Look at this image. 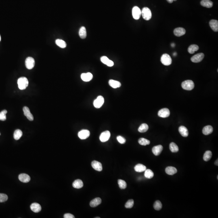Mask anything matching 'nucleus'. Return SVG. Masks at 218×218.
I'll use <instances>...</instances> for the list:
<instances>
[{
    "label": "nucleus",
    "instance_id": "nucleus-26",
    "mask_svg": "<svg viewBox=\"0 0 218 218\" xmlns=\"http://www.w3.org/2000/svg\"><path fill=\"white\" fill-rule=\"evenodd\" d=\"M200 4L202 6L208 8L212 7L213 4V2L210 0H202Z\"/></svg>",
    "mask_w": 218,
    "mask_h": 218
},
{
    "label": "nucleus",
    "instance_id": "nucleus-33",
    "mask_svg": "<svg viewBox=\"0 0 218 218\" xmlns=\"http://www.w3.org/2000/svg\"><path fill=\"white\" fill-rule=\"evenodd\" d=\"M169 148L170 151L173 153H176L179 151V148L174 143L172 142L170 143Z\"/></svg>",
    "mask_w": 218,
    "mask_h": 218
},
{
    "label": "nucleus",
    "instance_id": "nucleus-34",
    "mask_svg": "<svg viewBox=\"0 0 218 218\" xmlns=\"http://www.w3.org/2000/svg\"><path fill=\"white\" fill-rule=\"evenodd\" d=\"M22 132L19 129H17L14 131L13 134V137L14 139L16 140H18L20 139V138L22 136Z\"/></svg>",
    "mask_w": 218,
    "mask_h": 218
},
{
    "label": "nucleus",
    "instance_id": "nucleus-50",
    "mask_svg": "<svg viewBox=\"0 0 218 218\" xmlns=\"http://www.w3.org/2000/svg\"><path fill=\"white\" fill-rule=\"evenodd\" d=\"M95 218H100V217H95Z\"/></svg>",
    "mask_w": 218,
    "mask_h": 218
},
{
    "label": "nucleus",
    "instance_id": "nucleus-21",
    "mask_svg": "<svg viewBox=\"0 0 218 218\" xmlns=\"http://www.w3.org/2000/svg\"><path fill=\"white\" fill-rule=\"evenodd\" d=\"M213 128L211 125H208L204 127L202 130V133L205 135H210L213 133Z\"/></svg>",
    "mask_w": 218,
    "mask_h": 218
},
{
    "label": "nucleus",
    "instance_id": "nucleus-1",
    "mask_svg": "<svg viewBox=\"0 0 218 218\" xmlns=\"http://www.w3.org/2000/svg\"><path fill=\"white\" fill-rule=\"evenodd\" d=\"M28 80L26 77H21L17 80L18 87L20 90H24L28 85Z\"/></svg>",
    "mask_w": 218,
    "mask_h": 218
},
{
    "label": "nucleus",
    "instance_id": "nucleus-18",
    "mask_svg": "<svg viewBox=\"0 0 218 218\" xmlns=\"http://www.w3.org/2000/svg\"><path fill=\"white\" fill-rule=\"evenodd\" d=\"M19 179L23 183H27L30 180V176L26 174H21L19 175Z\"/></svg>",
    "mask_w": 218,
    "mask_h": 218
},
{
    "label": "nucleus",
    "instance_id": "nucleus-39",
    "mask_svg": "<svg viewBox=\"0 0 218 218\" xmlns=\"http://www.w3.org/2000/svg\"><path fill=\"white\" fill-rule=\"evenodd\" d=\"M118 184L119 187L121 189H125L126 188L127 184H126V182L124 180L119 179L118 180Z\"/></svg>",
    "mask_w": 218,
    "mask_h": 218
},
{
    "label": "nucleus",
    "instance_id": "nucleus-51",
    "mask_svg": "<svg viewBox=\"0 0 218 218\" xmlns=\"http://www.w3.org/2000/svg\"><path fill=\"white\" fill-rule=\"evenodd\" d=\"M218 179V176H217V179Z\"/></svg>",
    "mask_w": 218,
    "mask_h": 218
},
{
    "label": "nucleus",
    "instance_id": "nucleus-10",
    "mask_svg": "<svg viewBox=\"0 0 218 218\" xmlns=\"http://www.w3.org/2000/svg\"><path fill=\"white\" fill-rule=\"evenodd\" d=\"M170 111L168 108L161 109L158 112V115L161 118H166L169 116Z\"/></svg>",
    "mask_w": 218,
    "mask_h": 218
},
{
    "label": "nucleus",
    "instance_id": "nucleus-7",
    "mask_svg": "<svg viewBox=\"0 0 218 218\" xmlns=\"http://www.w3.org/2000/svg\"><path fill=\"white\" fill-rule=\"evenodd\" d=\"M132 15L134 19L138 20L141 15V11L138 6H135L132 9Z\"/></svg>",
    "mask_w": 218,
    "mask_h": 218
},
{
    "label": "nucleus",
    "instance_id": "nucleus-4",
    "mask_svg": "<svg viewBox=\"0 0 218 218\" xmlns=\"http://www.w3.org/2000/svg\"><path fill=\"white\" fill-rule=\"evenodd\" d=\"M162 63L165 65L168 66L172 63V60L171 57L168 54H164L161 57Z\"/></svg>",
    "mask_w": 218,
    "mask_h": 218
},
{
    "label": "nucleus",
    "instance_id": "nucleus-44",
    "mask_svg": "<svg viewBox=\"0 0 218 218\" xmlns=\"http://www.w3.org/2000/svg\"><path fill=\"white\" fill-rule=\"evenodd\" d=\"M64 218H74V216L70 213H66L64 215Z\"/></svg>",
    "mask_w": 218,
    "mask_h": 218
},
{
    "label": "nucleus",
    "instance_id": "nucleus-8",
    "mask_svg": "<svg viewBox=\"0 0 218 218\" xmlns=\"http://www.w3.org/2000/svg\"><path fill=\"white\" fill-rule=\"evenodd\" d=\"M204 54L203 53H199L193 56L191 59V61L194 63H199L201 62L204 58Z\"/></svg>",
    "mask_w": 218,
    "mask_h": 218
},
{
    "label": "nucleus",
    "instance_id": "nucleus-30",
    "mask_svg": "<svg viewBox=\"0 0 218 218\" xmlns=\"http://www.w3.org/2000/svg\"><path fill=\"white\" fill-rule=\"evenodd\" d=\"M198 46L196 45H192L188 49V52L190 54H193L199 49Z\"/></svg>",
    "mask_w": 218,
    "mask_h": 218
},
{
    "label": "nucleus",
    "instance_id": "nucleus-28",
    "mask_svg": "<svg viewBox=\"0 0 218 218\" xmlns=\"http://www.w3.org/2000/svg\"><path fill=\"white\" fill-rule=\"evenodd\" d=\"M134 169L137 172H143L146 170V167L142 164H139L135 166Z\"/></svg>",
    "mask_w": 218,
    "mask_h": 218
},
{
    "label": "nucleus",
    "instance_id": "nucleus-40",
    "mask_svg": "<svg viewBox=\"0 0 218 218\" xmlns=\"http://www.w3.org/2000/svg\"><path fill=\"white\" fill-rule=\"evenodd\" d=\"M7 111L5 109L2 110L0 112V120L1 121H5L6 120V114L7 113Z\"/></svg>",
    "mask_w": 218,
    "mask_h": 218
},
{
    "label": "nucleus",
    "instance_id": "nucleus-24",
    "mask_svg": "<svg viewBox=\"0 0 218 218\" xmlns=\"http://www.w3.org/2000/svg\"><path fill=\"white\" fill-rule=\"evenodd\" d=\"M101 202L102 199L100 198H95L90 202V205L91 207H95L100 204Z\"/></svg>",
    "mask_w": 218,
    "mask_h": 218
},
{
    "label": "nucleus",
    "instance_id": "nucleus-38",
    "mask_svg": "<svg viewBox=\"0 0 218 218\" xmlns=\"http://www.w3.org/2000/svg\"><path fill=\"white\" fill-rule=\"evenodd\" d=\"M162 204L161 201L157 200L155 202L154 205V208L156 211H160L162 208Z\"/></svg>",
    "mask_w": 218,
    "mask_h": 218
},
{
    "label": "nucleus",
    "instance_id": "nucleus-35",
    "mask_svg": "<svg viewBox=\"0 0 218 218\" xmlns=\"http://www.w3.org/2000/svg\"><path fill=\"white\" fill-rule=\"evenodd\" d=\"M212 153L211 151H207L204 153L203 156V160L207 162L211 160L212 158Z\"/></svg>",
    "mask_w": 218,
    "mask_h": 218
},
{
    "label": "nucleus",
    "instance_id": "nucleus-43",
    "mask_svg": "<svg viewBox=\"0 0 218 218\" xmlns=\"http://www.w3.org/2000/svg\"><path fill=\"white\" fill-rule=\"evenodd\" d=\"M117 139L119 142L121 144H124L126 141L125 138L121 136H118L117 137Z\"/></svg>",
    "mask_w": 218,
    "mask_h": 218
},
{
    "label": "nucleus",
    "instance_id": "nucleus-36",
    "mask_svg": "<svg viewBox=\"0 0 218 218\" xmlns=\"http://www.w3.org/2000/svg\"><path fill=\"white\" fill-rule=\"evenodd\" d=\"M145 172L144 176L147 179H151L154 176V173L152 170L150 169H147Z\"/></svg>",
    "mask_w": 218,
    "mask_h": 218
},
{
    "label": "nucleus",
    "instance_id": "nucleus-15",
    "mask_svg": "<svg viewBox=\"0 0 218 218\" xmlns=\"http://www.w3.org/2000/svg\"><path fill=\"white\" fill-rule=\"evenodd\" d=\"M93 78V76L91 73H82L81 75V78L82 80L85 82H89L91 81Z\"/></svg>",
    "mask_w": 218,
    "mask_h": 218
},
{
    "label": "nucleus",
    "instance_id": "nucleus-6",
    "mask_svg": "<svg viewBox=\"0 0 218 218\" xmlns=\"http://www.w3.org/2000/svg\"><path fill=\"white\" fill-rule=\"evenodd\" d=\"M25 64L26 67L29 70H31L34 67L35 65V60L32 57H28L26 59Z\"/></svg>",
    "mask_w": 218,
    "mask_h": 218
},
{
    "label": "nucleus",
    "instance_id": "nucleus-13",
    "mask_svg": "<svg viewBox=\"0 0 218 218\" xmlns=\"http://www.w3.org/2000/svg\"><path fill=\"white\" fill-rule=\"evenodd\" d=\"M186 31L184 28H177L174 29V34L177 37H180L184 35L185 34Z\"/></svg>",
    "mask_w": 218,
    "mask_h": 218
},
{
    "label": "nucleus",
    "instance_id": "nucleus-25",
    "mask_svg": "<svg viewBox=\"0 0 218 218\" xmlns=\"http://www.w3.org/2000/svg\"><path fill=\"white\" fill-rule=\"evenodd\" d=\"M109 84L111 87L114 89L120 87L121 85V83L120 82L113 80H109Z\"/></svg>",
    "mask_w": 218,
    "mask_h": 218
},
{
    "label": "nucleus",
    "instance_id": "nucleus-45",
    "mask_svg": "<svg viewBox=\"0 0 218 218\" xmlns=\"http://www.w3.org/2000/svg\"><path fill=\"white\" fill-rule=\"evenodd\" d=\"M166 0L168 2H169V3H172V2H173L174 1H176V0Z\"/></svg>",
    "mask_w": 218,
    "mask_h": 218
},
{
    "label": "nucleus",
    "instance_id": "nucleus-12",
    "mask_svg": "<svg viewBox=\"0 0 218 218\" xmlns=\"http://www.w3.org/2000/svg\"><path fill=\"white\" fill-rule=\"evenodd\" d=\"M23 110L24 111V114L27 117V118L30 121H33L34 120V117L31 113L29 108L26 106H25L23 108Z\"/></svg>",
    "mask_w": 218,
    "mask_h": 218
},
{
    "label": "nucleus",
    "instance_id": "nucleus-2",
    "mask_svg": "<svg viewBox=\"0 0 218 218\" xmlns=\"http://www.w3.org/2000/svg\"><path fill=\"white\" fill-rule=\"evenodd\" d=\"M181 87L184 90L191 91L194 88V84L192 80H186L182 83Z\"/></svg>",
    "mask_w": 218,
    "mask_h": 218
},
{
    "label": "nucleus",
    "instance_id": "nucleus-48",
    "mask_svg": "<svg viewBox=\"0 0 218 218\" xmlns=\"http://www.w3.org/2000/svg\"><path fill=\"white\" fill-rule=\"evenodd\" d=\"M176 53H174V54H173V55L174 56H176Z\"/></svg>",
    "mask_w": 218,
    "mask_h": 218
},
{
    "label": "nucleus",
    "instance_id": "nucleus-31",
    "mask_svg": "<svg viewBox=\"0 0 218 218\" xmlns=\"http://www.w3.org/2000/svg\"><path fill=\"white\" fill-rule=\"evenodd\" d=\"M55 43L58 46L61 48H65L66 47V43L62 40L59 39L56 40L55 41Z\"/></svg>",
    "mask_w": 218,
    "mask_h": 218
},
{
    "label": "nucleus",
    "instance_id": "nucleus-27",
    "mask_svg": "<svg viewBox=\"0 0 218 218\" xmlns=\"http://www.w3.org/2000/svg\"><path fill=\"white\" fill-rule=\"evenodd\" d=\"M83 183L82 180L80 179L76 180L73 183L72 186L74 188L76 189H80L83 186Z\"/></svg>",
    "mask_w": 218,
    "mask_h": 218
},
{
    "label": "nucleus",
    "instance_id": "nucleus-47",
    "mask_svg": "<svg viewBox=\"0 0 218 218\" xmlns=\"http://www.w3.org/2000/svg\"><path fill=\"white\" fill-rule=\"evenodd\" d=\"M171 45L172 47H174V46H175V44L174 43H172V44H171Z\"/></svg>",
    "mask_w": 218,
    "mask_h": 218
},
{
    "label": "nucleus",
    "instance_id": "nucleus-9",
    "mask_svg": "<svg viewBox=\"0 0 218 218\" xmlns=\"http://www.w3.org/2000/svg\"><path fill=\"white\" fill-rule=\"evenodd\" d=\"M110 132L106 130L104 132L101 134L100 137V139L102 142H105L109 140L110 137Z\"/></svg>",
    "mask_w": 218,
    "mask_h": 218
},
{
    "label": "nucleus",
    "instance_id": "nucleus-11",
    "mask_svg": "<svg viewBox=\"0 0 218 218\" xmlns=\"http://www.w3.org/2000/svg\"><path fill=\"white\" fill-rule=\"evenodd\" d=\"M90 135V131L88 130H82L79 132L78 136L81 139H85L88 138Z\"/></svg>",
    "mask_w": 218,
    "mask_h": 218
},
{
    "label": "nucleus",
    "instance_id": "nucleus-3",
    "mask_svg": "<svg viewBox=\"0 0 218 218\" xmlns=\"http://www.w3.org/2000/svg\"><path fill=\"white\" fill-rule=\"evenodd\" d=\"M141 15L145 20H149L152 18V14L151 11L148 7L143 8L141 11Z\"/></svg>",
    "mask_w": 218,
    "mask_h": 218
},
{
    "label": "nucleus",
    "instance_id": "nucleus-37",
    "mask_svg": "<svg viewBox=\"0 0 218 218\" xmlns=\"http://www.w3.org/2000/svg\"><path fill=\"white\" fill-rule=\"evenodd\" d=\"M138 142L139 143V144L143 146L148 145L150 144V143L149 140L143 138H140L138 140Z\"/></svg>",
    "mask_w": 218,
    "mask_h": 218
},
{
    "label": "nucleus",
    "instance_id": "nucleus-29",
    "mask_svg": "<svg viewBox=\"0 0 218 218\" xmlns=\"http://www.w3.org/2000/svg\"><path fill=\"white\" fill-rule=\"evenodd\" d=\"M79 35L82 39H85L87 37V31L84 26H82L80 28L79 30Z\"/></svg>",
    "mask_w": 218,
    "mask_h": 218
},
{
    "label": "nucleus",
    "instance_id": "nucleus-49",
    "mask_svg": "<svg viewBox=\"0 0 218 218\" xmlns=\"http://www.w3.org/2000/svg\"><path fill=\"white\" fill-rule=\"evenodd\" d=\"M1 41V37H0V41Z\"/></svg>",
    "mask_w": 218,
    "mask_h": 218
},
{
    "label": "nucleus",
    "instance_id": "nucleus-16",
    "mask_svg": "<svg viewBox=\"0 0 218 218\" xmlns=\"http://www.w3.org/2000/svg\"><path fill=\"white\" fill-rule=\"evenodd\" d=\"M91 166L95 170L98 171H101L103 169L102 164L97 161H94L92 162Z\"/></svg>",
    "mask_w": 218,
    "mask_h": 218
},
{
    "label": "nucleus",
    "instance_id": "nucleus-19",
    "mask_svg": "<svg viewBox=\"0 0 218 218\" xmlns=\"http://www.w3.org/2000/svg\"><path fill=\"white\" fill-rule=\"evenodd\" d=\"M209 25L211 29L214 32H217L218 31V21L217 20L212 19L209 22Z\"/></svg>",
    "mask_w": 218,
    "mask_h": 218
},
{
    "label": "nucleus",
    "instance_id": "nucleus-22",
    "mask_svg": "<svg viewBox=\"0 0 218 218\" xmlns=\"http://www.w3.org/2000/svg\"><path fill=\"white\" fill-rule=\"evenodd\" d=\"M165 172L167 174L173 175L177 172V170L176 168L172 166H168L166 168Z\"/></svg>",
    "mask_w": 218,
    "mask_h": 218
},
{
    "label": "nucleus",
    "instance_id": "nucleus-46",
    "mask_svg": "<svg viewBox=\"0 0 218 218\" xmlns=\"http://www.w3.org/2000/svg\"><path fill=\"white\" fill-rule=\"evenodd\" d=\"M215 165L216 166H218V159L217 160V161H215Z\"/></svg>",
    "mask_w": 218,
    "mask_h": 218
},
{
    "label": "nucleus",
    "instance_id": "nucleus-5",
    "mask_svg": "<svg viewBox=\"0 0 218 218\" xmlns=\"http://www.w3.org/2000/svg\"><path fill=\"white\" fill-rule=\"evenodd\" d=\"M104 99L102 96H99L96 100H95L93 102V105L95 108H100L104 104Z\"/></svg>",
    "mask_w": 218,
    "mask_h": 218
},
{
    "label": "nucleus",
    "instance_id": "nucleus-23",
    "mask_svg": "<svg viewBox=\"0 0 218 218\" xmlns=\"http://www.w3.org/2000/svg\"><path fill=\"white\" fill-rule=\"evenodd\" d=\"M179 131L182 136L185 137H187L189 135L187 128L183 126H181L179 127Z\"/></svg>",
    "mask_w": 218,
    "mask_h": 218
},
{
    "label": "nucleus",
    "instance_id": "nucleus-52",
    "mask_svg": "<svg viewBox=\"0 0 218 218\" xmlns=\"http://www.w3.org/2000/svg\"></svg>",
    "mask_w": 218,
    "mask_h": 218
},
{
    "label": "nucleus",
    "instance_id": "nucleus-14",
    "mask_svg": "<svg viewBox=\"0 0 218 218\" xmlns=\"http://www.w3.org/2000/svg\"><path fill=\"white\" fill-rule=\"evenodd\" d=\"M163 146L162 145H158L153 147L152 151L153 154L156 156H158L163 151Z\"/></svg>",
    "mask_w": 218,
    "mask_h": 218
},
{
    "label": "nucleus",
    "instance_id": "nucleus-17",
    "mask_svg": "<svg viewBox=\"0 0 218 218\" xmlns=\"http://www.w3.org/2000/svg\"><path fill=\"white\" fill-rule=\"evenodd\" d=\"M101 61L103 63L109 67H112L114 65L113 61L110 60L106 56H102L101 58Z\"/></svg>",
    "mask_w": 218,
    "mask_h": 218
},
{
    "label": "nucleus",
    "instance_id": "nucleus-41",
    "mask_svg": "<svg viewBox=\"0 0 218 218\" xmlns=\"http://www.w3.org/2000/svg\"><path fill=\"white\" fill-rule=\"evenodd\" d=\"M134 202L133 200H128L125 205V207L127 209H131L134 205Z\"/></svg>",
    "mask_w": 218,
    "mask_h": 218
},
{
    "label": "nucleus",
    "instance_id": "nucleus-20",
    "mask_svg": "<svg viewBox=\"0 0 218 218\" xmlns=\"http://www.w3.org/2000/svg\"><path fill=\"white\" fill-rule=\"evenodd\" d=\"M30 209L34 213H38L41 210V207L38 203H34L30 206Z\"/></svg>",
    "mask_w": 218,
    "mask_h": 218
},
{
    "label": "nucleus",
    "instance_id": "nucleus-32",
    "mask_svg": "<svg viewBox=\"0 0 218 218\" xmlns=\"http://www.w3.org/2000/svg\"><path fill=\"white\" fill-rule=\"evenodd\" d=\"M149 126L148 124L143 123L140 125L138 128V131L140 133H143L146 132L148 130Z\"/></svg>",
    "mask_w": 218,
    "mask_h": 218
},
{
    "label": "nucleus",
    "instance_id": "nucleus-42",
    "mask_svg": "<svg viewBox=\"0 0 218 218\" xmlns=\"http://www.w3.org/2000/svg\"><path fill=\"white\" fill-rule=\"evenodd\" d=\"M8 198V196L5 194H0V203L5 202Z\"/></svg>",
    "mask_w": 218,
    "mask_h": 218
}]
</instances>
